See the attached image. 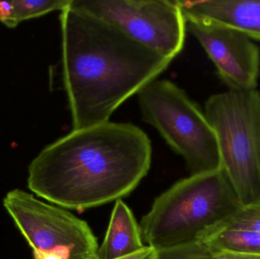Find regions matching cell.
<instances>
[{
  "mask_svg": "<svg viewBox=\"0 0 260 259\" xmlns=\"http://www.w3.org/2000/svg\"><path fill=\"white\" fill-rule=\"evenodd\" d=\"M149 138L131 123L108 122L46 146L28 167V188L69 209L100 206L128 196L151 162Z\"/></svg>",
  "mask_w": 260,
  "mask_h": 259,
  "instance_id": "6da1fadb",
  "label": "cell"
},
{
  "mask_svg": "<svg viewBox=\"0 0 260 259\" xmlns=\"http://www.w3.org/2000/svg\"><path fill=\"white\" fill-rule=\"evenodd\" d=\"M59 21L62 81L73 130L109 122L120 105L173 61L71 3L61 11Z\"/></svg>",
  "mask_w": 260,
  "mask_h": 259,
  "instance_id": "7a4b0ae2",
  "label": "cell"
},
{
  "mask_svg": "<svg viewBox=\"0 0 260 259\" xmlns=\"http://www.w3.org/2000/svg\"><path fill=\"white\" fill-rule=\"evenodd\" d=\"M242 206L222 169L191 175L154 201L142 218V240L157 252L201 240Z\"/></svg>",
  "mask_w": 260,
  "mask_h": 259,
  "instance_id": "3957f363",
  "label": "cell"
},
{
  "mask_svg": "<svg viewBox=\"0 0 260 259\" xmlns=\"http://www.w3.org/2000/svg\"><path fill=\"white\" fill-rule=\"evenodd\" d=\"M205 114L216 133L221 168L242 205L260 202V92L213 94Z\"/></svg>",
  "mask_w": 260,
  "mask_h": 259,
  "instance_id": "277c9868",
  "label": "cell"
},
{
  "mask_svg": "<svg viewBox=\"0 0 260 259\" xmlns=\"http://www.w3.org/2000/svg\"><path fill=\"white\" fill-rule=\"evenodd\" d=\"M142 120L183 157L191 175L221 168L216 133L206 114L169 80H155L137 94Z\"/></svg>",
  "mask_w": 260,
  "mask_h": 259,
  "instance_id": "5b68a950",
  "label": "cell"
},
{
  "mask_svg": "<svg viewBox=\"0 0 260 259\" xmlns=\"http://www.w3.org/2000/svg\"><path fill=\"white\" fill-rule=\"evenodd\" d=\"M3 204L34 255L99 259V244L91 228L69 211L41 202L21 190L9 192Z\"/></svg>",
  "mask_w": 260,
  "mask_h": 259,
  "instance_id": "8992f818",
  "label": "cell"
},
{
  "mask_svg": "<svg viewBox=\"0 0 260 259\" xmlns=\"http://www.w3.org/2000/svg\"><path fill=\"white\" fill-rule=\"evenodd\" d=\"M71 6L172 60L184 47L186 21L177 0H72Z\"/></svg>",
  "mask_w": 260,
  "mask_h": 259,
  "instance_id": "52a82bcc",
  "label": "cell"
},
{
  "mask_svg": "<svg viewBox=\"0 0 260 259\" xmlns=\"http://www.w3.org/2000/svg\"><path fill=\"white\" fill-rule=\"evenodd\" d=\"M186 30L204 49L229 90L257 88L260 73L259 47L244 33L198 19H186Z\"/></svg>",
  "mask_w": 260,
  "mask_h": 259,
  "instance_id": "ba28073f",
  "label": "cell"
},
{
  "mask_svg": "<svg viewBox=\"0 0 260 259\" xmlns=\"http://www.w3.org/2000/svg\"><path fill=\"white\" fill-rule=\"evenodd\" d=\"M186 19L209 21L260 41V0H177Z\"/></svg>",
  "mask_w": 260,
  "mask_h": 259,
  "instance_id": "9c48e42d",
  "label": "cell"
},
{
  "mask_svg": "<svg viewBox=\"0 0 260 259\" xmlns=\"http://www.w3.org/2000/svg\"><path fill=\"white\" fill-rule=\"evenodd\" d=\"M199 242L218 250L260 257V202L242 205Z\"/></svg>",
  "mask_w": 260,
  "mask_h": 259,
  "instance_id": "30bf717a",
  "label": "cell"
},
{
  "mask_svg": "<svg viewBox=\"0 0 260 259\" xmlns=\"http://www.w3.org/2000/svg\"><path fill=\"white\" fill-rule=\"evenodd\" d=\"M145 247L140 226L122 199H118L111 214L108 231L99 248V259H117L136 253Z\"/></svg>",
  "mask_w": 260,
  "mask_h": 259,
  "instance_id": "8fae6325",
  "label": "cell"
},
{
  "mask_svg": "<svg viewBox=\"0 0 260 259\" xmlns=\"http://www.w3.org/2000/svg\"><path fill=\"white\" fill-rule=\"evenodd\" d=\"M72 0H12L0 1V22L9 28L20 23L67 9Z\"/></svg>",
  "mask_w": 260,
  "mask_h": 259,
  "instance_id": "7c38bea8",
  "label": "cell"
},
{
  "mask_svg": "<svg viewBox=\"0 0 260 259\" xmlns=\"http://www.w3.org/2000/svg\"><path fill=\"white\" fill-rule=\"evenodd\" d=\"M160 259H260L259 256L241 255L218 250L202 242L158 252Z\"/></svg>",
  "mask_w": 260,
  "mask_h": 259,
  "instance_id": "4fadbf2b",
  "label": "cell"
},
{
  "mask_svg": "<svg viewBox=\"0 0 260 259\" xmlns=\"http://www.w3.org/2000/svg\"><path fill=\"white\" fill-rule=\"evenodd\" d=\"M117 259H160L159 258L158 252L154 248L145 246L142 250Z\"/></svg>",
  "mask_w": 260,
  "mask_h": 259,
  "instance_id": "5bb4252c",
  "label": "cell"
}]
</instances>
